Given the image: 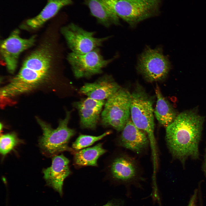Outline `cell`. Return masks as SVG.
Here are the masks:
<instances>
[{
    "label": "cell",
    "instance_id": "6da1fadb",
    "mask_svg": "<svg viewBox=\"0 0 206 206\" xmlns=\"http://www.w3.org/2000/svg\"><path fill=\"white\" fill-rule=\"evenodd\" d=\"M204 117L193 110L178 114L166 128L165 139L172 156L184 165L189 158H199L201 140Z\"/></svg>",
    "mask_w": 206,
    "mask_h": 206
},
{
    "label": "cell",
    "instance_id": "7a4b0ae2",
    "mask_svg": "<svg viewBox=\"0 0 206 206\" xmlns=\"http://www.w3.org/2000/svg\"><path fill=\"white\" fill-rule=\"evenodd\" d=\"M70 116L71 112L67 111L65 118L60 120L58 126L55 129L39 118H36L43 131L42 136L39 140V146L46 156H54L64 151H73L68 145L69 140L76 133L74 130L68 126Z\"/></svg>",
    "mask_w": 206,
    "mask_h": 206
},
{
    "label": "cell",
    "instance_id": "3957f363",
    "mask_svg": "<svg viewBox=\"0 0 206 206\" xmlns=\"http://www.w3.org/2000/svg\"><path fill=\"white\" fill-rule=\"evenodd\" d=\"M154 111L151 99L142 89L137 88L131 94V120L138 128L147 135L153 158L155 159L157 153L154 134Z\"/></svg>",
    "mask_w": 206,
    "mask_h": 206
},
{
    "label": "cell",
    "instance_id": "277c9868",
    "mask_svg": "<svg viewBox=\"0 0 206 206\" xmlns=\"http://www.w3.org/2000/svg\"><path fill=\"white\" fill-rule=\"evenodd\" d=\"M130 100L131 94L121 88L107 99L101 115L102 124L122 131L130 119Z\"/></svg>",
    "mask_w": 206,
    "mask_h": 206
},
{
    "label": "cell",
    "instance_id": "5b68a950",
    "mask_svg": "<svg viewBox=\"0 0 206 206\" xmlns=\"http://www.w3.org/2000/svg\"><path fill=\"white\" fill-rule=\"evenodd\" d=\"M52 60V55L50 49L46 46L42 47L26 58L16 76L39 86L49 76Z\"/></svg>",
    "mask_w": 206,
    "mask_h": 206
},
{
    "label": "cell",
    "instance_id": "8992f818",
    "mask_svg": "<svg viewBox=\"0 0 206 206\" xmlns=\"http://www.w3.org/2000/svg\"><path fill=\"white\" fill-rule=\"evenodd\" d=\"M170 68L169 61L160 47H146L140 55L137 66L138 71L149 82L165 79Z\"/></svg>",
    "mask_w": 206,
    "mask_h": 206
},
{
    "label": "cell",
    "instance_id": "52a82bcc",
    "mask_svg": "<svg viewBox=\"0 0 206 206\" xmlns=\"http://www.w3.org/2000/svg\"><path fill=\"white\" fill-rule=\"evenodd\" d=\"M160 0H118L116 13L132 27L155 15L158 12Z\"/></svg>",
    "mask_w": 206,
    "mask_h": 206
},
{
    "label": "cell",
    "instance_id": "ba28073f",
    "mask_svg": "<svg viewBox=\"0 0 206 206\" xmlns=\"http://www.w3.org/2000/svg\"><path fill=\"white\" fill-rule=\"evenodd\" d=\"M114 59H104L98 48L83 54L72 52L69 54L67 58L74 75L77 78H89L101 74L103 69Z\"/></svg>",
    "mask_w": 206,
    "mask_h": 206
},
{
    "label": "cell",
    "instance_id": "9c48e42d",
    "mask_svg": "<svg viewBox=\"0 0 206 206\" xmlns=\"http://www.w3.org/2000/svg\"><path fill=\"white\" fill-rule=\"evenodd\" d=\"M61 32L72 52L79 54L98 48L110 37H95L94 32L86 31L73 23L62 27Z\"/></svg>",
    "mask_w": 206,
    "mask_h": 206
},
{
    "label": "cell",
    "instance_id": "30bf717a",
    "mask_svg": "<svg viewBox=\"0 0 206 206\" xmlns=\"http://www.w3.org/2000/svg\"><path fill=\"white\" fill-rule=\"evenodd\" d=\"M35 40V36L28 39L21 38L19 30L16 29L2 41L1 54L10 73H13L15 71L21 53L33 45Z\"/></svg>",
    "mask_w": 206,
    "mask_h": 206
},
{
    "label": "cell",
    "instance_id": "8fae6325",
    "mask_svg": "<svg viewBox=\"0 0 206 206\" xmlns=\"http://www.w3.org/2000/svg\"><path fill=\"white\" fill-rule=\"evenodd\" d=\"M110 171L114 181L126 184L135 181L139 175L136 161L126 155H120L113 159L110 165Z\"/></svg>",
    "mask_w": 206,
    "mask_h": 206
},
{
    "label": "cell",
    "instance_id": "7c38bea8",
    "mask_svg": "<svg viewBox=\"0 0 206 206\" xmlns=\"http://www.w3.org/2000/svg\"><path fill=\"white\" fill-rule=\"evenodd\" d=\"M69 161L63 154L55 155L50 167L43 170V177L47 185L63 195V186L65 179L71 173Z\"/></svg>",
    "mask_w": 206,
    "mask_h": 206
},
{
    "label": "cell",
    "instance_id": "4fadbf2b",
    "mask_svg": "<svg viewBox=\"0 0 206 206\" xmlns=\"http://www.w3.org/2000/svg\"><path fill=\"white\" fill-rule=\"evenodd\" d=\"M118 140L119 145L137 154L143 152L150 143L146 133L138 128L131 119L128 120Z\"/></svg>",
    "mask_w": 206,
    "mask_h": 206
},
{
    "label": "cell",
    "instance_id": "5bb4252c",
    "mask_svg": "<svg viewBox=\"0 0 206 206\" xmlns=\"http://www.w3.org/2000/svg\"><path fill=\"white\" fill-rule=\"evenodd\" d=\"M105 101L88 97L74 103L78 112L82 128L92 130L96 128Z\"/></svg>",
    "mask_w": 206,
    "mask_h": 206
},
{
    "label": "cell",
    "instance_id": "9a60e30c",
    "mask_svg": "<svg viewBox=\"0 0 206 206\" xmlns=\"http://www.w3.org/2000/svg\"><path fill=\"white\" fill-rule=\"evenodd\" d=\"M110 75H106L92 83H85L80 92L88 97L97 100L107 99L120 88Z\"/></svg>",
    "mask_w": 206,
    "mask_h": 206
},
{
    "label": "cell",
    "instance_id": "2e32d148",
    "mask_svg": "<svg viewBox=\"0 0 206 206\" xmlns=\"http://www.w3.org/2000/svg\"><path fill=\"white\" fill-rule=\"evenodd\" d=\"M72 3V0H48L41 12L37 16L26 21L25 25L31 29L38 28L56 15L63 7Z\"/></svg>",
    "mask_w": 206,
    "mask_h": 206
},
{
    "label": "cell",
    "instance_id": "e0dca14e",
    "mask_svg": "<svg viewBox=\"0 0 206 206\" xmlns=\"http://www.w3.org/2000/svg\"><path fill=\"white\" fill-rule=\"evenodd\" d=\"M155 92L157 101L154 114L159 123L166 128L174 121L177 116V113L163 95L157 84Z\"/></svg>",
    "mask_w": 206,
    "mask_h": 206
},
{
    "label": "cell",
    "instance_id": "ac0fdd59",
    "mask_svg": "<svg viewBox=\"0 0 206 206\" xmlns=\"http://www.w3.org/2000/svg\"><path fill=\"white\" fill-rule=\"evenodd\" d=\"M84 4L89 8L91 15L98 23L106 27L119 24V17H115L107 9L101 0H85Z\"/></svg>",
    "mask_w": 206,
    "mask_h": 206
},
{
    "label": "cell",
    "instance_id": "d6986e66",
    "mask_svg": "<svg viewBox=\"0 0 206 206\" xmlns=\"http://www.w3.org/2000/svg\"><path fill=\"white\" fill-rule=\"evenodd\" d=\"M106 151L101 143L93 147L80 150L74 153V163L79 166H97L98 159Z\"/></svg>",
    "mask_w": 206,
    "mask_h": 206
},
{
    "label": "cell",
    "instance_id": "ffe728a7",
    "mask_svg": "<svg viewBox=\"0 0 206 206\" xmlns=\"http://www.w3.org/2000/svg\"><path fill=\"white\" fill-rule=\"evenodd\" d=\"M22 142V140L19 139L14 132L1 135L0 141L1 154L5 156L15 146Z\"/></svg>",
    "mask_w": 206,
    "mask_h": 206
},
{
    "label": "cell",
    "instance_id": "44dd1931",
    "mask_svg": "<svg viewBox=\"0 0 206 206\" xmlns=\"http://www.w3.org/2000/svg\"><path fill=\"white\" fill-rule=\"evenodd\" d=\"M110 131H107L99 136L81 134L72 143V147L74 149L79 150L92 145L96 142L109 134Z\"/></svg>",
    "mask_w": 206,
    "mask_h": 206
},
{
    "label": "cell",
    "instance_id": "7402d4cb",
    "mask_svg": "<svg viewBox=\"0 0 206 206\" xmlns=\"http://www.w3.org/2000/svg\"><path fill=\"white\" fill-rule=\"evenodd\" d=\"M101 0L103 5L111 14L115 17H119L116 13L115 10L118 0Z\"/></svg>",
    "mask_w": 206,
    "mask_h": 206
},
{
    "label": "cell",
    "instance_id": "603a6c76",
    "mask_svg": "<svg viewBox=\"0 0 206 206\" xmlns=\"http://www.w3.org/2000/svg\"><path fill=\"white\" fill-rule=\"evenodd\" d=\"M124 201L121 199H113L102 206H123Z\"/></svg>",
    "mask_w": 206,
    "mask_h": 206
},
{
    "label": "cell",
    "instance_id": "cb8c5ba5",
    "mask_svg": "<svg viewBox=\"0 0 206 206\" xmlns=\"http://www.w3.org/2000/svg\"><path fill=\"white\" fill-rule=\"evenodd\" d=\"M197 191L196 190L190 199L187 206H196V201Z\"/></svg>",
    "mask_w": 206,
    "mask_h": 206
},
{
    "label": "cell",
    "instance_id": "d4e9b609",
    "mask_svg": "<svg viewBox=\"0 0 206 206\" xmlns=\"http://www.w3.org/2000/svg\"><path fill=\"white\" fill-rule=\"evenodd\" d=\"M203 169L204 175L206 177V148L205 151L204 161L203 165Z\"/></svg>",
    "mask_w": 206,
    "mask_h": 206
}]
</instances>
